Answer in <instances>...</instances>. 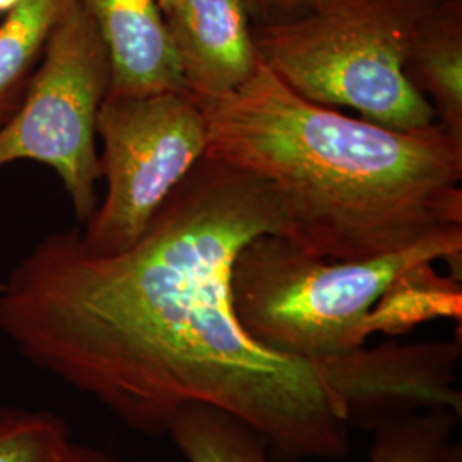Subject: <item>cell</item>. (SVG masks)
Segmentation results:
<instances>
[{"label":"cell","mask_w":462,"mask_h":462,"mask_svg":"<svg viewBox=\"0 0 462 462\" xmlns=\"http://www.w3.org/2000/svg\"><path fill=\"white\" fill-rule=\"evenodd\" d=\"M284 236L264 185L204 154L144 233L114 255L53 233L0 284V332L34 366L151 437L206 404L290 459H343L351 429L334 360L281 356L231 310V264L259 235Z\"/></svg>","instance_id":"cell-1"},{"label":"cell","mask_w":462,"mask_h":462,"mask_svg":"<svg viewBox=\"0 0 462 462\" xmlns=\"http://www.w3.org/2000/svg\"><path fill=\"white\" fill-rule=\"evenodd\" d=\"M208 154L271 192L284 236L315 257L368 261L462 231V143L439 124L401 133L298 97L263 59L198 103Z\"/></svg>","instance_id":"cell-2"},{"label":"cell","mask_w":462,"mask_h":462,"mask_svg":"<svg viewBox=\"0 0 462 462\" xmlns=\"http://www.w3.org/2000/svg\"><path fill=\"white\" fill-rule=\"evenodd\" d=\"M461 257L462 231L368 261H329L259 235L233 259L231 310L267 351L324 362L365 346L377 330L402 332L454 314V291L433 264Z\"/></svg>","instance_id":"cell-3"},{"label":"cell","mask_w":462,"mask_h":462,"mask_svg":"<svg viewBox=\"0 0 462 462\" xmlns=\"http://www.w3.org/2000/svg\"><path fill=\"white\" fill-rule=\"evenodd\" d=\"M442 0H317L303 16L252 24L265 67L298 97L346 106L382 127L418 133L437 124L404 76L414 34Z\"/></svg>","instance_id":"cell-4"},{"label":"cell","mask_w":462,"mask_h":462,"mask_svg":"<svg viewBox=\"0 0 462 462\" xmlns=\"http://www.w3.org/2000/svg\"><path fill=\"white\" fill-rule=\"evenodd\" d=\"M97 137L103 143L99 175L106 194L78 236L86 252L114 255L144 233L206 154L208 125L187 91L106 97Z\"/></svg>","instance_id":"cell-5"},{"label":"cell","mask_w":462,"mask_h":462,"mask_svg":"<svg viewBox=\"0 0 462 462\" xmlns=\"http://www.w3.org/2000/svg\"><path fill=\"white\" fill-rule=\"evenodd\" d=\"M110 76L98 28L76 0L50 36L23 105L0 127V168L30 160L55 170L83 225L98 208L97 120Z\"/></svg>","instance_id":"cell-6"},{"label":"cell","mask_w":462,"mask_h":462,"mask_svg":"<svg viewBox=\"0 0 462 462\" xmlns=\"http://www.w3.org/2000/svg\"><path fill=\"white\" fill-rule=\"evenodd\" d=\"M165 19L185 91L196 103L236 91L261 64L244 0H183Z\"/></svg>","instance_id":"cell-7"},{"label":"cell","mask_w":462,"mask_h":462,"mask_svg":"<svg viewBox=\"0 0 462 462\" xmlns=\"http://www.w3.org/2000/svg\"><path fill=\"white\" fill-rule=\"evenodd\" d=\"M93 17L110 59L106 97L185 91L158 0H79Z\"/></svg>","instance_id":"cell-8"},{"label":"cell","mask_w":462,"mask_h":462,"mask_svg":"<svg viewBox=\"0 0 462 462\" xmlns=\"http://www.w3.org/2000/svg\"><path fill=\"white\" fill-rule=\"evenodd\" d=\"M404 76L437 124L462 143V0H442L414 34Z\"/></svg>","instance_id":"cell-9"},{"label":"cell","mask_w":462,"mask_h":462,"mask_svg":"<svg viewBox=\"0 0 462 462\" xmlns=\"http://www.w3.org/2000/svg\"><path fill=\"white\" fill-rule=\"evenodd\" d=\"M76 0H21L0 24V127L26 98L50 36Z\"/></svg>","instance_id":"cell-10"},{"label":"cell","mask_w":462,"mask_h":462,"mask_svg":"<svg viewBox=\"0 0 462 462\" xmlns=\"http://www.w3.org/2000/svg\"><path fill=\"white\" fill-rule=\"evenodd\" d=\"M166 435L187 462H273L271 447L257 430L213 406H185Z\"/></svg>","instance_id":"cell-11"},{"label":"cell","mask_w":462,"mask_h":462,"mask_svg":"<svg viewBox=\"0 0 462 462\" xmlns=\"http://www.w3.org/2000/svg\"><path fill=\"white\" fill-rule=\"evenodd\" d=\"M461 414L448 410L397 418L375 429L366 462H437L454 440Z\"/></svg>","instance_id":"cell-12"},{"label":"cell","mask_w":462,"mask_h":462,"mask_svg":"<svg viewBox=\"0 0 462 462\" xmlns=\"http://www.w3.org/2000/svg\"><path fill=\"white\" fill-rule=\"evenodd\" d=\"M70 446L66 421L49 411L0 410V462H57Z\"/></svg>","instance_id":"cell-13"},{"label":"cell","mask_w":462,"mask_h":462,"mask_svg":"<svg viewBox=\"0 0 462 462\" xmlns=\"http://www.w3.org/2000/svg\"><path fill=\"white\" fill-rule=\"evenodd\" d=\"M317 0H244L252 24H276L309 13Z\"/></svg>","instance_id":"cell-14"},{"label":"cell","mask_w":462,"mask_h":462,"mask_svg":"<svg viewBox=\"0 0 462 462\" xmlns=\"http://www.w3.org/2000/svg\"><path fill=\"white\" fill-rule=\"evenodd\" d=\"M57 462H127L124 459H118L116 456H110L106 452H101L98 448L91 447L76 446L70 442L67 447L66 452Z\"/></svg>","instance_id":"cell-15"},{"label":"cell","mask_w":462,"mask_h":462,"mask_svg":"<svg viewBox=\"0 0 462 462\" xmlns=\"http://www.w3.org/2000/svg\"><path fill=\"white\" fill-rule=\"evenodd\" d=\"M437 462H462V444L459 440H452L448 446H447L442 457Z\"/></svg>","instance_id":"cell-16"},{"label":"cell","mask_w":462,"mask_h":462,"mask_svg":"<svg viewBox=\"0 0 462 462\" xmlns=\"http://www.w3.org/2000/svg\"><path fill=\"white\" fill-rule=\"evenodd\" d=\"M21 0H0V16L2 14H9L14 7L19 5Z\"/></svg>","instance_id":"cell-17"},{"label":"cell","mask_w":462,"mask_h":462,"mask_svg":"<svg viewBox=\"0 0 462 462\" xmlns=\"http://www.w3.org/2000/svg\"><path fill=\"white\" fill-rule=\"evenodd\" d=\"M180 2L183 0H158V4H160V7H162V11H163V14H166L168 11H171L175 5H179Z\"/></svg>","instance_id":"cell-18"}]
</instances>
